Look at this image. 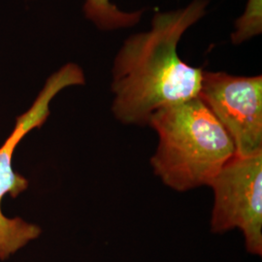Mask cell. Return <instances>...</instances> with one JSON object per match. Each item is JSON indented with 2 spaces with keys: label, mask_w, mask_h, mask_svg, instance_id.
Listing matches in <instances>:
<instances>
[{
  "label": "cell",
  "mask_w": 262,
  "mask_h": 262,
  "mask_svg": "<svg viewBox=\"0 0 262 262\" xmlns=\"http://www.w3.org/2000/svg\"><path fill=\"white\" fill-rule=\"evenodd\" d=\"M206 8V0H193L184 8L158 13L149 31L124 42L112 71V112L118 121L148 125L160 109L199 96L204 71L179 56L178 44Z\"/></svg>",
  "instance_id": "obj_1"
},
{
  "label": "cell",
  "mask_w": 262,
  "mask_h": 262,
  "mask_svg": "<svg viewBox=\"0 0 262 262\" xmlns=\"http://www.w3.org/2000/svg\"><path fill=\"white\" fill-rule=\"evenodd\" d=\"M148 125L159 137L150 165L176 191L208 186L236 155L231 138L199 97L160 109Z\"/></svg>",
  "instance_id": "obj_2"
},
{
  "label": "cell",
  "mask_w": 262,
  "mask_h": 262,
  "mask_svg": "<svg viewBox=\"0 0 262 262\" xmlns=\"http://www.w3.org/2000/svg\"><path fill=\"white\" fill-rule=\"evenodd\" d=\"M84 82V72L75 63H67L50 76L31 107L17 118L14 129L0 147V260L8 258L42 232L38 225L28 224L20 217L9 219L2 214V199L6 195L19 196L29 185L27 179L13 169L15 149L28 132L41 127L47 121L50 105L56 94L68 86L81 85Z\"/></svg>",
  "instance_id": "obj_3"
},
{
  "label": "cell",
  "mask_w": 262,
  "mask_h": 262,
  "mask_svg": "<svg viewBox=\"0 0 262 262\" xmlns=\"http://www.w3.org/2000/svg\"><path fill=\"white\" fill-rule=\"evenodd\" d=\"M214 192L211 231L239 229L248 253L262 255V151L235 155L209 183Z\"/></svg>",
  "instance_id": "obj_4"
},
{
  "label": "cell",
  "mask_w": 262,
  "mask_h": 262,
  "mask_svg": "<svg viewBox=\"0 0 262 262\" xmlns=\"http://www.w3.org/2000/svg\"><path fill=\"white\" fill-rule=\"evenodd\" d=\"M233 142L237 156L262 151V77L203 72L198 96Z\"/></svg>",
  "instance_id": "obj_5"
},
{
  "label": "cell",
  "mask_w": 262,
  "mask_h": 262,
  "mask_svg": "<svg viewBox=\"0 0 262 262\" xmlns=\"http://www.w3.org/2000/svg\"><path fill=\"white\" fill-rule=\"evenodd\" d=\"M84 10L85 17L97 28L103 30H115L135 26L143 14L142 11L123 12L113 4L111 0H85Z\"/></svg>",
  "instance_id": "obj_6"
},
{
  "label": "cell",
  "mask_w": 262,
  "mask_h": 262,
  "mask_svg": "<svg viewBox=\"0 0 262 262\" xmlns=\"http://www.w3.org/2000/svg\"><path fill=\"white\" fill-rule=\"evenodd\" d=\"M261 26V0H250L246 12L237 20L236 31L231 37L233 43L239 44L259 34Z\"/></svg>",
  "instance_id": "obj_7"
}]
</instances>
